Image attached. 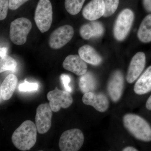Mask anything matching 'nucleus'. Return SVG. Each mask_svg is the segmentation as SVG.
I'll return each instance as SVG.
<instances>
[{"label":"nucleus","mask_w":151,"mask_h":151,"mask_svg":"<svg viewBox=\"0 0 151 151\" xmlns=\"http://www.w3.org/2000/svg\"><path fill=\"white\" fill-rule=\"evenodd\" d=\"M37 131L35 124L30 120H27L14 132L12 142L20 150H29L35 145Z\"/></svg>","instance_id":"1"},{"label":"nucleus","mask_w":151,"mask_h":151,"mask_svg":"<svg viewBox=\"0 0 151 151\" xmlns=\"http://www.w3.org/2000/svg\"><path fill=\"white\" fill-rule=\"evenodd\" d=\"M124 127L137 139L145 142L151 141V126L142 117L128 113L123 117Z\"/></svg>","instance_id":"2"},{"label":"nucleus","mask_w":151,"mask_h":151,"mask_svg":"<svg viewBox=\"0 0 151 151\" xmlns=\"http://www.w3.org/2000/svg\"><path fill=\"white\" fill-rule=\"evenodd\" d=\"M52 9L50 0H39L35 14L34 19L41 32H46L50 29L52 21Z\"/></svg>","instance_id":"3"},{"label":"nucleus","mask_w":151,"mask_h":151,"mask_svg":"<svg viewBox=\"0 0 151 151\" xmlns=\"http://www.w3.org/2000/svg\"><path fill=\"white\" fill-rule=\"evenodd\" d=\"M32 28V24L28 19L19 18L11 23L9 37L13 43L16 45H22L26 42L28 35Z\"/></svg>","instance_id":"4"},{"label":"nucleus","mask_w":151,"mask_h":151,"mask_svg":"<svg viewBox=\"0 0 151 151\" xmlns=\"http://www.w3.org/2000/svg\"><path fill=\"white\" fill-rule=\"evenodd\" d=\"M134 19V15L130 9H125L120 12L113 28V34L116 40L121 41L126 38L132 27Z\"/></svg>","instance_id":"5"},{"label":"nucleus","mask_w":151,"mask_h":151,"mask_svg":"<svg viewBox=\"0 0 151 151\" xmlns=\"http://www.w3.org/2000/svg\"><path fill=\"white\" fill-rule=\"evenodd\" d=\"M83 133L78 129H71L63 132L59 142V147L61 151L79 150L84 142Z\"/></svg>","instance_id":"6"},{"label":"nucleus","mask_w":151,"mask_h":151,"mask_svg":"<svg viewBox=\"0 0 151 151\" xmlns=\"http://www.w3.org/2000/svg\"><path fill=\"white\" fill-rule=\"evenodd\" d=\"M74 29L69 25L58 28L52 33L49 39L50 47L52 49L62 48L71 40L74 35Z\"/></svg>","instance_id":"7"},{"label":"nucleus","mask_w":151,"mask_h":151,"mask_svg":"<svg viewBox=\"0 0 151 151\" xmlns=\"http://www.w3.org/2000/svg\"><path fill=\"white\" fill-rule=\"evenodd\" d=\"M47 98L52 110L54 112H58L61 108H68L73 102V98L69 92L60 90L57 87L47 93Z\"/></svg>","instance_id":"8"},{"label":"nucleus","mask_w":151,"mask_h":151,"mask_svg":"<svg viewBox=\"0 0 151 151\" xmlns=\"http://www.w3.org/2000/svg\"><path fill=\"white\" fill-rule=\"evenodd\" d=\"M124 74L120 70H116L111 74L107 84V91L111 100L117 103L122 98L124 89Z\"/></svg>","instance_id":"9"},{"label":"nucleus","mask_w":151,"mask_h":151,"mask_svg":"<svg viewBox=\"0 0 151 151\" xmlns=\"http://www.w3.org/2000/svg\"><path fill=\"white\" fill-rule=\"evenodd\" d=\"M52 110L49 104H41L38 106L35 116V125L39 134L47 133L51 127Z\"/></svg>","instance_id":"10"},{"label":"nucleus","mask_w":151,"mask_h":151,"mask_svg":"<svg viewBox=\"0 0 151 151\" xmlns=\"http://www.w3.org/2000/svg\"><path fill=\"white\" fill-rule=\"evenodd\" d=\"M146 60L145 54L142 52H139L133 56L126 77L128 83H134L139 77L145 66Z\"/></svg>","instance_id":"11"},{"label":"nucleus","mask_w":151,"mask_h":151,"mask_svg":"<svg viewBox=\"0 0 151 151\" xmlns=\"http://www.w3.org/2000/svg\"><path fill=\"white\" fill-rule=\"evenodd\" d=\"M82 102L86 105L92 106L98 112L104 113L108 110L109 101L108 97L103 93H96L93 92L84 93Z\"/></svg>","instance_id":"12"},{"label":"nucleus","mask_w":151,"mask_h":151,"mask_svg":"<svg viewBox=\"0 0 151 151\" xmlns=\"http://www.w3.org/2000/svg\"><path fill=\"white\" fill-rule=\"evenodd\" d=\"M105 11L104 0H91L84 7L82 14L84 18L93 21L103 16Z\"/></svg>","instance_id":"13"},{"label":"nucleus","mask_w":151,"mask_h":151,"mask_svg":"<svg viewBox=\"0 0 151 151\" xmlns=\"http://www.w3.org/2000/svg\"><path fill=\"white\" fill-rule=\"evenodd\" d=\"M63 66L65 70L81 76L87 71L86 62L77 55H70L65 58L63 63Z\"/></svg>","instance_id":"14"},{"label":"nucleus","mask_w":151,"mask_h":151,"mask_svg":"<svg viewBox=\"0 0 151 151\" xmlns=\"http://www.w3.org/2000/svg\"><path fill=\"white\" fill-rule=\"evenodd\" d=\"M78 55L85 62L93 65H100L103 61L102 58L92 46L84 45L78 50Z\"/></svg>","instance_id":"15"},{"label":"nucleus","mask_w":151,"mask_h":151,"mask_svg":"<svg viewBox=\"0 0 151 151\" xmlns=\"http://www.w3.org/2000/svg\"><path fill=\"white\" fill-rule=\"evenodd\" d=\"M18 84V78L13 74L8 75L3 81L0 87L1 97L2 100H8L12 96Z\"/></svg>","instance_id":"16"},{"label":"nucleus","mask_w":151,"mask_h":151,"mask_svg":"<svg viewBox=\"0 0 151 151\" xmlns=\"http://www.w3.org/2000/svg\"><path fill=\"white\" fill-rule=\"evenodd\" d=\"M134 91L138 95H143L151 91V66L138 78L134 86Z\"/></svg>","instance_id":"17"},{"label":"nucleus","mask_w":151,"mask_h":151,"mask_svg":"<svg viewBox=\"0 0 151 151\" xmlns=\"http://www.w3.org/2000/svg\"><path fill=\"white\" fill-rule=\"evenodd\" d=\"M78 84L80 90L84 94L95 90L97 86V80L92 73L87 71L80 76Z\"/></svg>","instance_id":"18"},{"label":"nucleus","mask_w":151,"mask_h":151,"mask_svg":"<svg viewBox=\"0 0 151 151\" xmlns=\"http://www.w3.org/2000/svg\"><path fill=\"white\" fill-rule=\"evenodd\" d=\"M139 39L143 43L151 42V14L148 15L141 23L137 32Z\"/></svg>","instance_id":"19"},{"label":"nucleus","mask_w":151,"mask_h":151,"mask_svg":"<svg viewBox=\"0 0 151 151\" xmlns=\"http://www.w3.org/2000/svg\"><path fill=\"white\" fill-rule=\"evenodd\" d=\"M85 0H65V7L68 12L75 15L81 11Z\"/></svg>","instance_id":"20"},{"label":"nucleus","mask_w":151,"mask_h":151,"mask_svg":"<svg viewBox=\"0 0 151 151\" xmlns=\"http://www.w3.org/2000/svg\"><path fill=\"white\" fill-rule=\"evenodd\" d=\"M17 66V63L12 58L6 55L0 58V73L7 70L14 71Z\"/></svg>","instance_id":"21"},{"label":"nucleus","mask_w":151,"mask_h":151,"mask_svg":"<svg viewBox=\"0 0 151 151\" xmlns=\"http://www.w3.org/2000/svg\"><path fill=\"white\" fill-rule=\"evenodd\" d=\"M105 11L103 17L111 16L116 12L119 5V0H104Z\"/></svg>","instance_id":"22"},{"label":"nucleus","mask_w":151,"mask_h":151,"mask_svg":"<svg viewBox=\"0 0 151 151\" xmlns=\"http://www.w3.org/2000/svg\"><path fill=\"white\" fill-rule=\"evenodd\" d=\"M39 85L37 83H30L25 80L24 82L19 84L18 89L20 92H31L37 91Z\"/></svg>","instance_id":"23"},{"label":"nucleus","mask_w":151,"mask_h":151,"mask_svg":"<svg viewBox=\"0 0 151 151\" xmlns=\"http://www.w3.org/2000/svg\"><path fill=\"white\" fill-rule=\"evenodd\" d=\"M90 24L92 29L93 37H99L103 35L104 28L101 23L93 21L90 23Z\"/></svg>","instance_id":"24"},{"label":"nucleus","mask_w":151,"mask_h":151,"mask_svg":"<svg viewBox=\"0 0 151 151\" xmlns=\"http://www.w3.org/2000/svg\"><path fill=\"white\" fill-rule=\"evenodd\" d=\"M79 34L83 39L86 40L93 37L92 29L90 23L86 24L81 26L79 29Z\"/></svg>","instance_id":"25"},{"label":"nucleus","mask_w":151,"mask_h":151,"mask_svg":"<svg viewBox=\"0 0 151 151\" xmlns=\"http://www.w3.org/2000/svg\"><path fill=\"white\" fill-rule=\"evenodd\" d=\"M9 8V0H0V20H3L6 17Z\"/></svg>","instance_id":"26"},{"label":"nucleus","mask_w":151,"mask_h":151,"mask_svg":"<svg viewBox=\"0 0 151 151\" xmlns=\"http://www.w3.org/2000/svg\"><path fill=\"white\" fill-rule=\"evenodd\" d=\"M60 79L65 91L69 93H71L72 90L69 85L71 81L70 76L67 74H63L60 76Z\"/></svg>","instance_id":"27"},{"label":"nucleus","mask_w":151,"mask_h":151,"mask_svg":"<svg viewBox=\"0 0 151 151\" xmlns=\"http://www.w3.org/2000/svg\"><path fill=\"white\" fill-rule=\"evenodd\" d=\"M29 0H9V9L15 10Z\"/></svg>","instance_id":"28"},{"label":"nucleus","mask_w":151,"mask_h":151,"mask_svg":"<svg viewBox=\"0 0 151 151\" xmlns=\"http://www.w3.org/2000/svg\"><path fill=\"white\" fill-rule=\"evenodd\" d=\"M143 4L145 9L149 12H151V0H143Z\"/></svg>","instance_id":"29"},{"label":"nucleus","mask_w":151,"mask_h":151,"mask_svg":"<svg viewBox=\"0 0 151 151\" xmlns=\"http://www.w3.org/2000/svg\"><path fill=\"white\" fill-rule=\"evenodd\" d=\"M8 49L6 47H1L0 49V58L3 57L6 55Z\"/></svg>","instance_id":"30"},{"label":"nucleus","mask_w":151,"mask_h":151,"mask_svg":"<svg viewBox=\"0 0 151 151\" xmlns=\"http://www.w3.org/2000/svg\"><path fill=\"white\" fill-rule=\"evenodd\" d=\"M146 107L147 110L151 111V95L146 102Z\"/></svg>","instance_id":"31"},{"label":"nucleus","mask_w":151,"mask_h":151,"mask_svg":"<svg viewBox=\"0 0 151 151\" xmlns=\"http://www.w3.org/2000/svg\"><path fill=\"white\" fill-rule=\"evenodd\" d=\"M122 150L123 151H137L138 150L134 147L129 146V147H127L124 148Z\"/></svg>","instance_id":"32"}]
</instances>
